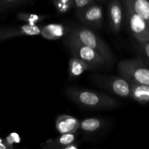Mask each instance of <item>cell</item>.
<instances>
[{
	"label": "cell",
	"mask_w": 149,
	"mask_h": 149,
	"mask_svg": "<svg viewBox=\"0 0 149 149\" xmlns=\"http://www.w3.org/2000/svg\"><path fill=\"white\" fill-rule=\"evenodd\" d=\"M65 93L76 104L89 110H110L119 106L115 99L95 90L70 87Z\"/></svg>",
	"instance_id": "1"
},
{
	"label": "cell",
	"mask_w": 149,
	"mask_h": 149,
	"mask_svg": "<svg viewBox=\"0 0 149 149\" xmlns=\"http://www.w3.org/2000/svg\"><path fill=\"white\" fill-rule=\"evenodd\" d=\"M68 33L74 36L81 44L97 51L106 61L108 66L113 62V55L110 47L91 28L86 26H74L68 31Z\"/></svg>",
	"instance_id": "2"
},
{
	"label": "cell",
	"mask_w": 149,
	"mask_h": 149,
	"mask_svg": "<svg viewBox=\"0 0 149 149\" xmlns=\"http://www.w3.org/2000/svg\"><path fill=\"white\" fill-rule=\"evenodd\" d=\"M65 44L69 49L73 57H76L84 61L92 70L108 66L104 58L97 51L81 44L68 33L65 36Z\"/></svg>",
	"instance_id": "3"
},
{
	"label": "cell",
	"mask_w": 149,
	"mask_h": 149,
	"mask_svg": "<svg viewBox=\"0 0 149 149\" xmlns=\"http://www.w3.org/2000/svg\"><path fill=\"white\" fill-rule=\"evenodd\" d=\"M117 68L119 74L130 82L149 86V67L141 58L119 61Z\"/></svg>",
	"instance_id": "4"
},
{
	"label": "cell",
	"mask_w": 149,
	"mask_h": 149,
	"mask_svg": "<svg viewBox=\"0 0 149 149\" xmlns=\"http://www.w3.org/2000/svg\"><path fill=\"white\" fill-rule=\"evenodd\" d=\"M93 80L100 87L113 95L125 98L130 97L131 82L122 76L95 74Z\"/></svg>",
	"instance_id": "5"
},
{
	"label": "cell",
	"mask_w": 149,
	"mask_h": 149,
	"mask_svg": "<svg viewBox=\"0 0 149 149\" xmlns=\"http://www.w3.org/2000/svg\"><path fill=\"white\" fill-rule=\"evenodd\" d=\"M124 15L126 17L128 28L137 42L149 41V27L145 20L135 11L127 0H122Z\"/></svg>",
	"instance_id": "6"
},
{
	"label": "cell",
	"mask_w": 149,
	"mask_h": 149,
	"mask_svg": "<svg viewBox=\"0 0 149 149\" xmlns=\"http://www.w3.org/2000/svg\"><path fill=\"white\" fill-rule=\"evenodd\" d=\"M77 16L81 23L91 29H100L103 24L104 14L103 7L96 1L77 13Z\"/></svg>",
	"instance_id": "7"
},
{
	"label": "cell",
	"mask_w": 149,
	"mask_h": 149,
	"mask_svg": "<svg viewBox=\"0 0 149 149\" xmlns=\"http://www.w3.org/2000/svg\"><path fill=\"white\" fill-rule=\"evenodd\" d=\"M42 26L24 23L15 26L0 29V42L23 36H38L41 34Z\"/></svg>",
	"instance_id": "8"
},
{
	"label": "cell",
	"mask_w": 149,
	"mask_h": 149,
	"mask_svg": "<svg viewBox=\"0 0 149 149\" xmlns=\"http://www.w3.org/2000/svg\"><path fill=\"white\" fill-rule=\"evenodd\" d=\"M108 19L113 33H119L124 19V7L122 0H111L108 5Z\"/></svg>",
	"instance_id": "9"
},
{
	"label": "cell",
	"mask_w": 149,
	"mask_h": 149,
	"mask_svg": "<svg viewBox=\"0 0 149 149\" xmlns=\"http://www.w3.org/2000/svg\"><path fill=\"white\" fill-rule=\"evenodd\" d=\"M80 121L71 115H59L55 120V128L60 135L75 133L79 130Z\"/></svg>",
	"instance_id": "10"
},
{
	"label": "cell",
	"mask_w": 149,
	"mask_h": 149,
	"mask_svg": "<svg viewBox=\"0 0 149 149\" xmlns=\"http://www.w3.org/2000/svg\"><path fill=\"white\" fill-rule=\"evenodd\" d=\"M105 120L100 117L85 118L80 121L79 129L84 134L93 135L98 133L105 127Z\"/></svg>",
	"instance_id": "11"
},
{
	"label": "cell",
	"mask_w": 149,
	"mask_h": 149,
	"mask_svg": "<svg viewBox=\"0 0 149 149\" xmlns=\"http://www.w3.org/2000/svg\"><path fill=\"white\" fill-rule=\"evenodd\" d=\"M77 142V135L75 133L63 134L58 138L46 141L42 148L43 149H64L66 146Z\"/></svg>",
	"instance_id": "12"
},
{
	"label": "cell",
	"mask_w": 149,
	"mask_h": 149,
	"mask_svg": "<svg viewBox=\"0 0 149 149\" xmlns=\"http://www.w3.org/2000/svg\"><path fill=\"white\" fill-rule=\"evenodd\" d=\"M65 26L61 24H49L42 26L41 34L44 38L49 40H56L67 34Z\"/></svg>",
	"instance_id": "13"
},
{
	"label": "cell",
	"mask_w": 149,
	"mask_h": 149,
	"mask_svg": "<svg viewBox=\"0 0 149 149\" xmlns=\"http://www.w3.org/2000/svg\"><path fill=\"white\" fill-rule=\"evenodd\" d=\"M130 98L141 104L149 102V86L131 82Z\"/></svg>",
	"instance_id": "14"
},
{
	"label": "cell",
	"mask_w": 149,
	"mask_h": 149,
	"mask_svg": "<svg viewBox=\"0 0 149 149\" xmlns=\"http://www.w3.org/2000/svg\"><path fill=\"white\" fill-rule=\"evenodd\" d=\"M92 70L84 61L76 57H72L68 62V74L70 78H76L81 76L84 71Z\"/></svg>",
	"instance_id": "15"
},
{
	"label": "cell",
	"mask_w": 149,
	"mask_h": 149,
	"mask_svg": "<svg viewBox=\"0 0 149 149\" xmlns=\"http://www.w3.org/2000/svg\"><path fill=\"white\" fill-rule=\"evenodd\" d=\"M135 11L143 19L149 27V0H127Z\"/></svg>",
	"instance_id": "16"
},
{
	"label": "cell",
	"mask_w": 149,
	"mask_h": 149,
	"mask_svg": "<svg viewBox=\"0 0 149 149\" xmlns=\"http://www.w3.org/2000/svg\"><path fill=\"white\" fill-rule=\"evenodd\" d=\"M47 17L44 15L35 14L30 13H20L17 15V18L20 21L30 25H36Z\"/></svg>",
	"instance_id": "17"
},
{
	"label": "cell",
	"mask_w": 149,
	"mask_h": 149,
	"mask_svg": "<svg viewBox=\"0 0 149 149\" xmlns=\"http://www.w3.org/2000/svg\"><path fill=\"white\" fill-rule=\"evenodd\" d=\"M54 7L58 14H65L74 7V0H52Z\"/></svg>",
	"instance_id": "18"
},
{
	"label": "cell",
	"mask_w": 149,
	"mask_h": 149,
	"mask_svg": "<svg viewBox=\"0 0 149 149\" xmlns=\"http://www.w3.org/2000/svg\"><path fill=\"white\" fill-rule=\"evenodd\" d=\"M138 51L142 57V60L149 65V41L138 42Z\"/></svg>",
	"instance_id": "19"
},
{
	"label": "cell",
	"mask_w": 149,
	"mask_h": 149,
	"mask_svg": "<svg viewBox=\"0 0 149 149\" xmlns=\"http://www.w3.org/2000/svg\"><path fill=\"white\" fill-rule=\"evenodd\" d=\"M27 0H0V13L25 2Z\"/></svg>",
	"instance_id": "20"
},
{
	"label": "cell",
	"mask_w": 149,
	"mask_h": 149,
	"mask_svg": "<svg viewBox=\"0 0 149 149\" xmlns=\"http://www.w3.org/2000/svg\"><path fill=\"white\" fill-rule=\"evenodd\" d=\"M74 7L76 9L77 13H78L85 9L86 7H89L92 4L95 2V0H74Z\"/></svg>",
	"instance_id": "21"
},
{
	"label": "cell",
	"mask_w": 149,
	"mask_h": 149,
	"mask_svg": "<svg viewBox=\"0 0 149 149\" xmlns=\"http://www.w3.org/2000/svg\"><path fill=\"white\" fill-rule=\"evenodd\" d=\"M11 136V138H13V141H14L15 143H17L20 142V138L17 133H12L11 135H10Z\"/></svg>",
	"instance_id": "22"
},
{
	"label": "cell",
	"mask_w": 149,
	"mask_h": 149,
	"mask_svg": "<svg viewBox=\"0 0 149 149\" xmlns=\"http://www.w3.org/2000/svg\"><path fill=\"white\" fill-rule=\"evenodd\" d=\"M0 149H8V147L6 145L4 140L0 138Z\"/></svg>",
	"instance_id": "23"
},
{
	"label": "cell",
	"mask_w": 149,
	"mask_h": 149,
	"mask_svg": "<svg viewBox=\"0 0 149 149\" xmlns=\"http://www.w3.org/2000/svg\"><path fill=\"white\" fill-rule=\"evenodd\" d=\"M104 0H95V1H103Z\"/></svg>",
	"instance_id": "24"
}]
</instances>
